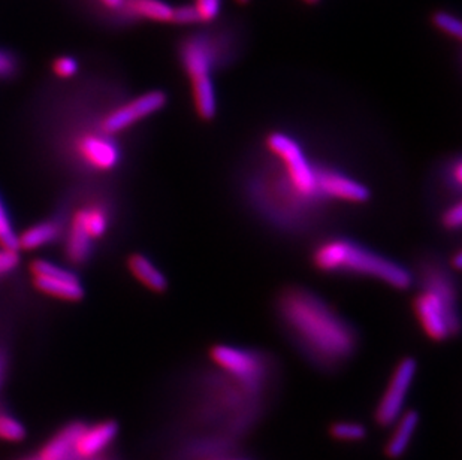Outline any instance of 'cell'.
<instances>
[{"mask_svg": "<svg viewBox=\"0 0 462 460\" xmlns=\"http://www.w3.org/2000/svg\"><path fill=\"white\" fill-rule=\"evenodd\" d=\"M275 391L236 380L217 366L193 373L184 387L179 437H214L245 443L273 407Z\"/></svg>", "mask_w": 462, "mask_h": 460, "instance_id": "1", "label": "cell"}, {"mask_svg": "<svg viewBox=\"0 0 462 460\" xmlns=\"http://www.w3.org/2000/svg\"><path fill=\"white\" fill-rule=\"evenodd\" d=\"M280 325L310 365L334 373L352 361L358 334L329 302L302 287H288L275 299Z\"/></svg>", "mask_w": 462, "mask_h": 460, "instance_id": "2", "label": "cell"}, {"mask_svg": "<svg viewBox=\"0 0 462 460\" xmlns=\"http://www.w3.org/2000/svg\"><path fill=\"white\" fill-rule=\"evenodd\" d=\"M311 262L325 274L359 275L397 290H407L413 284V274L406 266L343 236L319 243L311 253Z\"/></svg>", "mask_w": 462, "mask_h": 460, "instance_id": "3", "label": "cell"}, {"mask_svg": "<svg viewBox=\"0 0 462 460\" xmlns=\"http://www.w3.org/2000/svg\"><path fill=\"white\" fill-rule=\"evenodd\" d=\"M420 291L414 298V316L423 334L434 343H445L459 332L458 291L449 270L436 261H425L419 270Z\"/></svg>", "mask_w": 462, "mask_h": 460, "instance_id": "4", "label": "cell"}, {"mask_svg": "<svg viewBox=\"0 0 462 460\" xmlns=\"http://www.w3.org/2000/svg\"><path fill=\"white\" fill-rule=\"evenodd\" d=\"M209 361L240 382L263 391H277L279 366L268 353L252 348L217 344L209 348Z\"/></svg>", "mask_w": 462, "mask_h": 460, "instance_id": "5", "label": "cell"}, {"mask_svg": "<svg viewBox=\"0 0 462 460\" xmlns=\"http://www.w3.org/2000/svg\"><path fill=\"white\" fill-rule=\"evenodd\" d=\"M111 211L104 202H92L75 209L66 225V259L72 265H83L90 259L93 245L108 232Z\"/></svg>", "mask_w": 462, "mask_h": 460, "instance_id": "6", "label": "cell"}, {"mask_svg": "<svg viewBox=\"0 0 462 460\" xmlns=\"http://www.w3.org/2000/svg\"><path fill=\"white\" fill-rule=\"evenodd\" d=\"M416 373L418 361L411 356L402 357L393 368L388 386L374 409V423L382 429L393 428V423L406 411L407 396L411 393Z\"/></svg>", "mask_w": 462, "mask_h": 460, "instance_id": "7", "label": "cell"}, {"mask_svg": "<svg viewBox=\"0 0 462 460\" xmlns=\"http://www.w3.org/2000/svg\"><path fill=\"white\" fill-rule=\"evenodd\" d=\"M70 152L84 170L109 172L120 165L122 152L114 136L104 132H84L70 141Z\"/></svg>", "mask_w": 462, "mask_h": 460, "instance_id": "8", "label": "cell"}, {"mask_svg": "<svg viewBox=\"0 0 462 460\" xmlns=\"http://www.w3.org/2000/svg\"><path fill=\"white\" fill-rule=\"evenodd\" d=\"M168 102V96L161 90H153L144 95L138 96L135 99L129 100L126 104L120 105L106 114L99 124V131L105 135H120L123 132L135 126L136 123L143 122L150 115L159 113L165 108Z\"/></svg>", "mask_w": 462, "mask_h": 460, "instance_id": "9", "label": "cell"}, {"mask_svg": "<svg viewBox=\"0 0 462 460\" xmlns=\"http://www.w3.org/2000/svg\"><path fill=\"white\" fill-rule=\"evenodd\" d=\"M33 286L36 290L65 302H79L84 298V287L72 271L57 266L45 259L31 263Z\"/></svg>", "mask_w": 462, "mask_h": 460, "instance_id": "10", "label": "cell"}, {"mask_svg": "<svg viewBox=\"0 0 462 460\" xmlns=\"http://www.w3.org/2000/svg\"><path fill=\"white\" fill-rule=\"evenodd\" d=\"M180 56H181V65L190 81L211 77V70L216 63V52L208 41L202 38L186 41L181 47Z\"/></svg>", "mask_w": 462, "mask_h": 460, "instance_id": "11", "label": "cell"}, {"mask_svg": "<svg viewBox=\"0 0 462 460\" xmlns=\"http://www.w3.org/2000/svg\"><path fill=\"white\" fill-rule=\"evenodd\" d=\"M118 434L117 423L114 421H101L97 425L86 428L84 426L75 443L74 455L81 459H92L101 455L105 448H108Z\"/></svg>", "mask_w": 462, "mask_h": 460, "instance_id": "12", "label": "cell"}, {"mask_svg": "<svg viewBox=\"0 0 462 460\" xmlns=\"http://www.w3.org/2000/svg\"><path fill=\"white\" fill-rule=\"evenodd\" d=\"M420 425V414L416 409H407L393 423V432L384 444V456L389 460L402 459L411 447V439Z\"/></svg>", "mask_w": 462, "mask_h": 460, "instance_id": "13", "label": "cell"}, {"mask_svg": "<svg viewBox=\"0 0 462 460\" xmlns=\"http://www.w3.org/2000/svg\"><path fill=\"white\" fill-rule=\"evenodd\" d=\"M66 223L61 218H50L45 222L36 223L33 226L27 227L23 234L17 236L18 250L32 252L38 248L47 247L50 244L56 243L61 235L65 234Z\"/></svg>", "mask_w": 462, "mask_h": 460, "instance_id": "14", "label": "cell"}, {"mask_svg": "<svg viewBox=\"0 0 462 460\" xmlns=\"http://www.w3.org/2000/svg\"><path fill=\"white\" fill-rule=\"evenodd\" d=\"M127 270L136 281L154 293H163L168 289L165 274L154 265L153 261H150L149 257L141 253H135L127 259Z\"/></svg>", "mask_w": 462, "mask_h": 460, "instance_id": "15", "label": "cell"}, {"mask_svg": "<svg viewBox=\"0 0 462 460\" xmlns=\"http://www.w3.org/2000/svg\"><path fill=\"white\" fill-rule=\"evenodd\" d=\"M84 425L81 423H70L59 434L54 435L44 447L41 448L38 457L41 460H68L70 455H74L75 443L79 439Z\"/></svg>", "mask_w": 462, "mask_h": 460, "instance_id": "16", "label": "cell"}, {"mask_svg": "<svg viewBox=\"0 0 462 460\" xmlns=\"http://www.w3.org/2000/svg\"><path fill=\"white\" fill-rule=\"evenodd\" d=\"M192 95L198 115L206 122L213 120L217 114V93L214 87L213 78L206 77V78L193 79Z\"/></svg>", "mask_w": 462, "mask_h": 460, "instance_id": "17", "label": "cell"}, {"mask_svg": "<svg viewBox=\"0 0 462 460\" xmlns=\"http://www.w3.org/2000/svg\"><path fill=\"white\" fill-rule=\"evenodd\" d=\"M125 6L138 17L157 23H170L174 9L163 0H125Z\"/></svg>", "mask_w": 462, "mask_h": 460, "instance_id": "18", "label": "cell"}, {"mask_svg": "<svg viewBox=\"0 0 462 460\" xmlns=\"http://www.w3.org/2000/svg\"><path fill=\"white\" fill-rule=\"evenodd\" d=\"M328 434L338 443H362L368 437V430L359 421H334L328 428Z\"/></svg>", "mask_w": 462, "mask_h": 460, "instance_id": "19", "label": "cell"}, {"mask_svg": "<svg viewBox=\"0 0 462 460\" xmlns=\"http://www.w3.org/2000/svg\"><path fill=\"white\" fill-rule=\"evenodd\" d=\"M26 437L24 426L9 414L0 411V439L8 443H20Z\"/></svg>", "mask_w": 462, "mask_h": 460, "instance_id": "20", "label": "cell"}, {"mask_svg": "<svg viewBox=\"0 0 462 460\" xmlns=\"http://www.w3.org/2000/svg\"><path fill=\"white\" fill-rule=\"evenodd\" d=\"M431 22L439 31L443 32L448 36H452L455 40H461L462 26L458 18L454 17L452 14L446 11H436L432 14Z\"/></svg>", "mask_w": 462, "mask_h": 460, "instance_id": "21", "label": "cell"}, {"mask_svg": "<svg viewBox=\"0 0 462 460\" xmlns=\"http://www.w3.org/2000/svg\"><path fill=\"white\" fill-rule=\"evenodd\" d=\"M17 236L4 200L0 199V247L17 248ZM20 252V250H18Z\"/></svg>", "mask_w": 462, "mask_h": 460, "instance_id": "22", "label": "cell"}, {"mask_svg": "<svg viewBox=\"0 0 462 460\" xmlns=\"http://www.w3.org/2000/svg\"><path fill=\"white\" fill-rule=\"evenodd\" d=\"M20 265V252L15 248L0 247V280L13 274Z\"/></svg>", "mask_w": 462, "mask_h": 460, "instance_id": "23", "label": "cell"}, {"mask_svg": "<svg viewBox=\"0 0 462 460\" xmlns=\"http://www.w3.org/2000/svg\"><path fill=\"white\" fill-rule=\"evenodd\" d=\"M193 6L197 9L199 20L209 23L218 17L222 9V0H195Z\"/></svg>", "mask_w": 462, "mask_h": 460, "instance_id": "24", "label": "cell"}, {"mask_svg": "<svg viewBox=\"0 0 462 460\" xmlns=\"http://www.w3.org/2000/svg\"><path fill=\"white\" fill-rule=\"evenodd\" d=\"M462 222V207L459 200H455L441 213V226L446 230H458Z\"/></svg>", "mask_w": 462, "mask_h": 460, "instance_id": "25", "label": "cell"}, {"mask_svg": "<svg viewBox=\"0 0 462 460\" xmlns=\"http://www.w3.org/2000/svg\"><path fill=\"white\" fill-rule=\"evenodd\" d=\"M77 70H79V63L69 56L59 57L52 63V72L59 78H70V77H74L77 74Z\"/></svg>", "mask_w": 462, "mask_h": 460, "instance_id": "26", "label": "cell"}, {"mask_svg": "<svg viewBox=\"0 0 462 460\" xmlns=\"http://www.w3.org/2000/svg\"><path fill=\"white\" fill-rule=\"evenodd\" d=\"M199 22L201 20H199V15H198L197 9L193 5H183V6L172 9L171 23H175V24H195V23Z\"/></svg>", "mask_w": 462, "mask_h": 460, "instance_id": "27", "label": "cell"}, {"mask_svg": "<svg viewBox=\"0 0 462 460\" xmlns=\"http://www.w3.org/2000/svg\"><path fill=\"white\" fill-rule=\"evenodd\" d=\"M17 70V61L8 52L0 51V78H9Z\"/></svg>", "mask_w": 462, "mask_h": 460, "instance_id": "28", "label": "cell"}, {"mask_svg": "<svg viewBox=\"0 0 462 460\" xmlns=\"http://www.w3.org/2000/svg\"><path fill=\"white\" fill-rule=\"evenodd\" d=\"M101 2L111 9L120 8L125 5V0H101Z\"/></svg>", "mask_w": 462, "mask_h": 460, "instance_id": "29", "label": "cell"}, {"mask_svg": "<svg viewBox=\"0 0 462 460\" xmlns=\"http://www.w3.org/2000/svg\"><path fill=\"white\" fill-rule=\"evenodd\" d=\"M218 460H254L252 457V455H243V456H236V457H226V459H218Z\"/></svg>", "mask_w": 462, "mask_h": 460, "instance_id": "30", "label": "cell"}, {"mask_svg": "<svg viewBox=\"0 0 462 460\" xmlns=\"http://www.w3.org/2000/svg\"><path fill=\"white\" fill-rule=\"evenodd\" d=\"M304 2H306V4H309V5H316V4H319V2H320V0H304Z\"/></svg>", "mask_w": 462, "mask_h": 460, "instance_id": "31", "label": "cell"}, {"mask_svg": "<svg viewBox=\"0 0 462 460\" xmlns=\"http://www.w3.org/2000/svg\"><path fill=\"white\" fill-rule=\"evenodd\" d=\"M236 2H238L240 5H247L249 4L250 0H236Z\"/></svg>", "mask_w": 462, "mask_h": 460, "instance_id": "32", "label": "cell"}, {"mask_svg": "<svg viewBox=\"0 0 462 460\" xmlns=\"http://www.w3.org/2000/svg\"><path fill=\"white\" fill-rule=\"evenodd\" d=\"M23 460H41V459H40V457L35 456V457H29V459H23Z\"/></svg>", "mask_w": 462, "mask_h": 460, "instance_id": "33", "label": "cell"}]
</instances>
